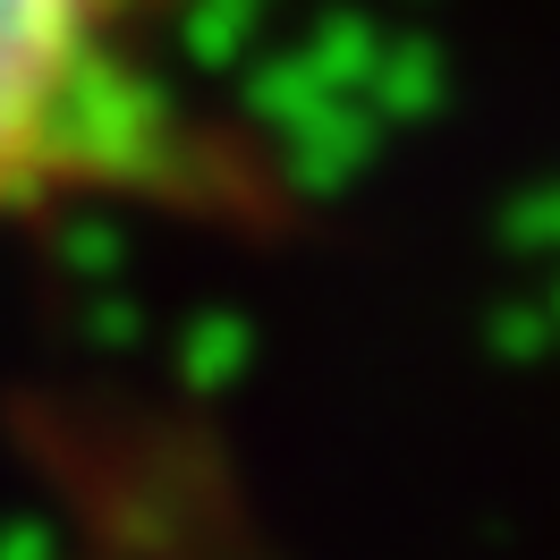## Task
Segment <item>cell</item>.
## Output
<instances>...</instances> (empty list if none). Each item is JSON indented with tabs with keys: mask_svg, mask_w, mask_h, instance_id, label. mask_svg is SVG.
<instances>
[{
	"mask_svg": "<svg viewBox=\"0 0 560 560\" xmlns=\"http://www.w3.org/2000/svg\"><path fill=\"white\" fill-rule=\"evenodd\" d=\"M153 0H0V230L187 187V119L144 60Z\"/></svg>",
	"mask_w": 560,
	"mask_h": 560,
	"instance_id": "obj_1",
	"label": "cell"
}]
</instances>
